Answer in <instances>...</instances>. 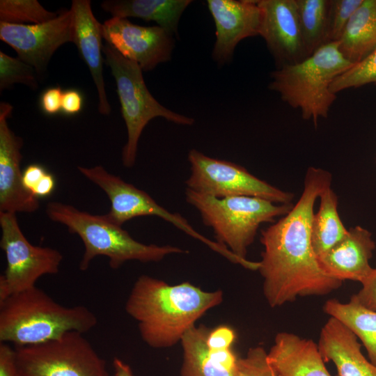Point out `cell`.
I'll return each instance as SVG.
<instances>
[{
    "label": "cell",
    "mask_w": 376,
    "mask_h": 376,
    "mask_svg": "<svg viewBox=\"0 0 376 376\" xmlns=\"http://www.w3.org/2000/svg\"><path fill=\"white\" fill-rule=\"evenodd\" d=\"M331 175L309 167L302 194L288 213L261 232L264 247L258 271L263 278V294L272 308L299 297L324 296L338 289L342 281L321 268L311 240L315 201L330 187Z\"/></svg>",
    "instance_id": "obj_1"
},
{
    "label": "cell",
    "mask_w": 376,
    "mask_h": 376,
    "mask_svg": "<svg viewBox=\"0 0 376 376\" xmlns=\"http://www.w3.org/2000/svg\"><path fill=\"white\" fill-rule=\"evenodd\" d=\"M223 300L222 291L206 292L185 282L171 285L147 275L134 283L125 303L142 340L149 346H173L207 311Z\"/></svg>",
    "instance_id": "obj_2"
},
{
    "label": "cell",
    "mask_w": 376,
    "mask_h": 376,
    "mask_svg": "<svg viewBox=\"0 0 376 376\" xmlns=\"http://www.w3.org/2000/svg\"><path fill=\"white\" fill-rule=\"evenodd\" d=\"M97 324L86 306H64L36 286L0 301V341L15 346L45 343L68 331L84 334Z\"/></svg>",
    "instance_id": "obj_3"
},
{
    "label": "cell",
    "mask_w": 376,
    "mask_h": 376,
    "mask_svg": "<svg viewBox=\"0 0 376 376\" xmlns=\"http://www.w3.org/2000/svg\"><path fill=\"white\" fill-rule=\"evenodd\" d=\"M45 210L52 221L65 226L70 233L77 234L82 240L84 252L79 263L81 271L86 270L91 262L100 256L109 258L110 267L118 269L129 260L159 262L171 253H187L170 245L139 242L121 226L110 221L105 214H93L56 201L48 203Z\"/></svg>",
    "instance_id": "obj_4"
},
{
    "label": "cell",
    "mask_w": 376,
    "mask_h": 376,
    "mask_svg": "<svg viewBox=\"0 0 376 376\" xmlns=\"http://www.w3.org/2000/svg\"><path fill=\"white\" fill-rule=\"evenodd\" d=\"M353 65L341 54L337 42H328L297 63L277 68L271 73L269 88L317 126L320 118L328 116L336 98L330 91L331 83Z\"/></svg>",
    "instance_id": "obj_5"
},
{
    "label": "cell",
    "mask_w": 376,
    "mask_h": 376,
    "mask_svg": "<svg viewBox=\"0 0 376 376\" xmlns=\"http://www.w3.org/2000/svg\"><path fill=\"white\" fill-rule=\"evenodd\" d=\"M187 202L200 213L203 223L210 227L217 242L235 255L246 258L260 224L274 222L293 207L251 196L217 198L186 189Z\"/></svg>",
    "instance_id": "obj_6"
},
{
    "label": "cell",
    "mask_w": 376,
    "mask_h": 376,
    "mask_svg": "<svg viewBox=\"0 0 376 376\" xmlns=\"http://www.w3.org/2000/svg\"><path fill=\"white\" fill-rule=\"evenodd\" d=\"M102 53L115 79L120 110L127 132L122 161L125 167L130 168L136 161L140 136L152 119L162 117L182 125H193L194 119L175 113L157 102L148 91L143 70L137 63L124 57L107 42L102 47Z\"/></svg>",
    "instance_id": "obj_7"
},
{
    "label": "cell",
    "mask_w": 376,
    "mask_h": 376,
    "mask_svg": "<svg viewBox=\"0 0 376 376\" xmlns=\"http://www.w3.org/2000/svg\"><path fill=\"white\" fill-rule=\"evenodd\" d=\"M14 349L21 376H109L105 361L81 332Z\"/></svg>",
    "instance_id": "obj_8"
},
{
    "label": "cell",
    "mask_w": 376,
    "mask_h": 376,
    "mask_svg": "<svg viewBox=\"0 0 376 376\" xmlns=\"http://www.w3.org/2000/svg\"><path fill=\"white\" fill-rule=\"evenodd\" d=\"M0 246L6 258V268L0 276V301L36 286L38 279L59 271L60 251L31 244L24 235L16 214L0 212Z\"/></svg>",
    "instance_id": "obj_9"
},
{
    "label": "cell",
    "mask_w": 376,
    "mask_h": 376,
    "mask_svg": "<svg viewBox=\"0 0 376 376\" xmlns=\"http://www.w3.org/2000/svg\"><path fill=\"white\" fill-rule=\"evenodd\" d=\"M191 174L187 188L217 197L251 196L278 204L291 203L294 194L274 187L235 163L208 157L191 149L188 153Z\"/></svg>",
    "instance_id": "obj_10"
},
{
    "label": "cell",
    "mask_w": 376,
    "mask_h": 376,
    "mask_svg": "<svg viewBox=\"0 0 376 376\" xmlns=\"http://www.w3.org/2000/svg\"><path fill=\"white\" fill-rule=\"evenodd\" d=\"M77 169L107 195L111 207L105 216L112 223L122 226L125 222L134 217L156 216L171 223L198 240L202 238V235L194 230L181 214L169 212L148 194L109 173L103 166H78Z\"/></svg>",
    "instance_id": "obj_11"
},
{
    "label": "cell",
    "mask_w": 376,
    "mask_h": 376,
    "mask_svg": "<svg viewBox=\"0 0 376 376\" xmlns=\"http://www.w3.org/2000/svg\"><path fill=\"white\" fill-rule=\"evenodd\" d=\"M0 39L10 46L19 58L33 67L42 78L54 52L73 42L70 9H62L56 18L41 24H19L0 22Z\"/></svg>",
    "instance_id": "obj_12"
},
{
    "label": "cell",
    "mask_w": 376,
    "mask_h": 376,
    "mask_svg": "<svg viewBox=\"0 0 376 376\" xmlns=\"http://www.w3.org/2000/svg\"><path fill=\"white\" fill-rule=\"evenodd\" d=\"M102 35L106 42L145 72L169 61L175 45L173 36L162 27L140 26L127 18L106 20Z\"/></svg>",
    "instance_id": "obj_13"
},
{
    "label": "cell",
    "mask_w": 376,
    "mask_h": 376,
    "mask_svg": "<svg viewBox=\"0 0 376 376\" xmlns=\"http://www.w3.org/2000/svg\"><path fill=\"white\" fill-rule=\"evenodd\" d=\"M259 36L265 41L277 68L307 57L296 0H258Z\"/></svg>",
    "instance_id": "obj_14"
},
{
    "label": "cell",
    "mask_w": 376,
    "mask_h": 376,
    "mask_svg": "<svg viewBox=\"0 0 376 376\" xmlns=\"http://www.w3.org/2000/svg\"><path fill=\"white\" fill-rule=\"evenodd\" d=\"M13 109L8 102L0 103V212L30 213L38 210L40 203L22 184L23 140L8 124Z\"/></svg>",
    "instance_id": "obj_15"
},
{
    "label": "cell",
    "mask_w": 376,
    "mask_h": 376,
    "mask_svg": "<svg viewBox=\"0 0 376 376\" xmlns=\"http://www.w3.org/2000/svg\"><path fill=\"white\" fill-rule=\"evenodd\" d=\"M207 5L216 30L212 57L224 65L241 40L259 36L260 10L255 0H207Z\"/></svg>",
    "instance_id": "obj_16"
},
{
    "label": "cell",
    "mask_w": 376,
    "mask_h": 376,
    "mask_svg": "<svg viewBox=\"0 0 376 376\" xmlns=\"http://www.w3.org/2000/svg\"><path fill=\"white\" fill-rule=\"evenodd\" d=\"M372 233L360 226L352 227L347 235L318 259L322 270L340 280L362 283L371 273L370 265L375 249Z\"/></svg>",
    "instance_id": "obj_17"
},
{
    "label": "cell",
    "mask_w": 376,
    "mask_h": 376,
    "mask_svg": "<svg viewBox=\"0 0 376 376\" xmlns=\"http://www.w3.org/2000/svg\"><path fill=\"white\" fill-rule=\"evenodd\" d=\"M73 43L88 66L98 97V111L105 116L111 108L107 100L103 76L102 56V24L95 17L89 0H73L71 8Z\"/></svg>",
    "instance_id": "obj_18"
},
{
    "label": "cell",
    "mask_w": 376,
    "mask_h": 376,
    "mask_svg": "<svg viewBox=\"0 0 376 376\" xmlns=\"http://www.w3.org/2000/svg\"><path fill=\"white\" fill-rule=\"evenodd\" d=\"M318 345L324 362L335 365L336 376H376V366L363 354L357 337L337 319L329 318Z\"/></svg>",
    "instance_id": "obj_19"
},
{
    "label": "cell",
    "mask_w": 376,
    "mask_h": 376,
    "mask_svg": "<svg viewBox=\"0 0 376 376\" xmlns=\"http://www.w3.org/2000/svg\"><path fill=\"white\" fill-rule=\"evenodd\" d=\"M267 359L276 376H331L318 345L293 333H278Z\"/></svg>",
    "instance_id": "obj_20"
},
{
    "label": "cell",
    "mask_w": 376,
    "mask_h": 376,
    "mask_svg": "<svg viewBox=\"0 0 376 376\" xmlns=\"http://www.w3.org/2000/svg\"><path fill=\"white\" fill-rule=\"evenodd\" d=\"M210 329L203 325L189 328L181 338L183 363L181 376H236L239 358L232 348L210 347Z\"/></svg>",
    "instance_id": "obj_21"
},
{
    "label": "cell",
    "mask_w": 376,
    "mask_h": 376,
    "mask_svg": "<svg viewBox=\"0 0 376 376\" xmlns=\"http://www.w3.org/2000/svg\"><path fill=\"white\" fill-rule=\"evenodd\" d=\"M191 0H106L102 8L112 17L152 21L171 35H178V23Z\"/></svg>",
    "instance_id": "obj_22"
},
{
    "label": "cell",
    "mask_w": 376,
    "mask_h": 376,
    "mask_svg": "<svg viewBox=\"0 0 376 376\" xmlns=\"http://www.w3.org/2000/svg\"><path fill=\"white\" fill-rule=\"evenodd\" d=\"M337 42L341 54L352 64L376 48V0L362 1Z\"/></svg>",
    "instance_id": "obj_23"
},
{
    "label": "cell",
    "mask_w": 376,
    "mask_h": 376,
    "mask_svg": "<svg viewBox=\"0 0 376 376\" xmlns=\"http://www.w3.org/2000/svg\"><path fill=\"white\" fill-rule=\"evenodd\" d=\"M322 309L354 333L366 348L369 361L376 366V311L352 299L343 303L336 299H328Z\"/></svg>",
    "instance_id": "obj_24"
},
{
    "label": "cell",
    "mask_w": 376,
    "mask_h": 376,
    "mask_svg": "<svg viewBox=\"0 0 376 376\" xmlns=\"http://www.w3.org/2000/svg\"><path fill=\"white\" fill-rule=\"evenodd\" d=\"M320 207L311 226L312 244L318 258L340 241L347 233L338 212V196L330 187L320 196Z\"/></svg>",
    "instance_id": "obj_25"
},
{
    "label": "cell",
    "mask_w": 376,
    "mask_h": 376,
    "mask_svg": "<svg viewBox=\"0 0 376 376\" xmlns=\"http://www.w3.org/2000/svg\"><path fill=\"white\" fill-rule=\"evenodd\" d=\"M304 48L310 56L327 43L329 0H296Z\"/></svg>",
    "instance_id": "obj_26"
},
{
    "label": "cell",
    "mask_w": 376,
    "mask_h": 376,
    "mask_svg": "<svg viewBox=\"0 0 376 376\" xmlns=\"http://www.w3.org/2000/svg\"><path fill=\"white\" fill-rule=\"evenodd\" d=\"M58 13L45 9L37 0H1L0 22L41 24L56 18Z\"/></svg>",
    "instance_id": "obj_27"
},
{
    "label": "cell",
    "mask_w": 376,
    "mask_h": 376,
    "mask_svg": "<svg viewBox=\"0 0 376 376\" xmlns=\"http://www.w3.org/2000/svg\"><path fill=\"white\" fill-rule=\"evenodd\" d=\"M370 84H376V48L363 60L338 76L331 83L330 91L336 95L343 90Z\"/></svg>",
    "instance_id": "obj_28"
},
{
    "label": "cell",
    "mask_w": 376,
    "mask_h": 376,
    "mask_svg": "<svg viewBox=\"0 0 376 376\" xmlns=\"http://www.w3.org/2000/svg\"><path fill=\"white\" fill-rule=\"evenodd\" d=\"M38 75L33 67L19 58H14L0 51V91L22 84L33 90L38 87Z\"/></svg>",
    "instance_id": "obj_29"
},
{
    "label": "cell",
    "mask_w": 376,
    "mask_h": 376,
    "mask_svg": "<svg viewBox=\"0 0 376 376\" xmlns=\"http://www.w3.org/2000/svg\"><path fill=\"white\" fill-rule=\"evenodd\" d=\"M363 0H329L327 43L337 42Z\"/></svg>",
    "instance_id": "obj_30"
},
{
    "label": "cell",
    "mask_w": 376,
    "mask_h": 376,
    "mask_svg": "<svg viewBox=\"0 0 376 376\" xmlns=\"http://www.w3.org/2000/svg\"><path fill=\"white\" fill-rule=\"evenodd\" d=\"M236 376H276L271 367L267 352L262 346L250 348L246 355L239 358Z\"/></svg>",
    "instance_id": "obj_31"
},
{
    "label": "cell",
    "mask_w": 376,
    "mask_h": 376,
    "mask_svg": "<svg viewBox=\"0 0 376 376\" xmlns=\"http://www.w3.org/2000/svg\"><path fill=\"white\" fill-rule=\"evenodd\" d=\"M350 299L359 304L376 311V267L361 283V289Z\"/></svg>",
    "instance_id": "obj_32"
},
{
    "label": "cell",
    "mask_w": 376,
    "mask_h": 376,
    "mask_svg": "<svg viewBox=\"0 0 376 376\" xmlns=\"http://www.w3.org/2000/svg\"><path fill=\"white\" fill-rule=\"evenodd\" d=\"M235 339V334L233 329L228 326L221 325L210 330L207 343L214 349L224 350L232 348Z\"/></svg>",
    "instance_id": "obj_33"
},
{
    "label": "cell",
    "mask_w": 376,
    "mask_h": 376,
    "mask_svg": "<svg viewBox=\"0 0 376 376\" xmlns=\"http://www.w3.org/2000/svg\"><path fill=\"white\" fill-rule=\"evenodd\" d=\"M63 91L59 86L46 89L40 99V108L47 115H55L61 111Z\"/></svg>",
    "instance_id": "obj_34"
},
{
    "label": "cell",
    "mask_w": 376,
    "mask_h": 376,
    "mask_svg": "<svg viewBox=\"0 0 376 376\" xmlns=\"http://www.w3.org/2000/svg\"><path fill=\"white\" fill-rule=\"evenodd\" d=\"M0 376H21L16 363L15 349L6 343L0 344Z\"/></svg>",
    "instance_id": "obj_35"
},
{
    "label": "cell",
    "mask_w": 376,
    "mask_h": 376,
    "mask_svg": "<svg viewBox=\"0 0 376 376\" xmlns=\"http://www.w3.org/2000/svg\"><path fill=\"white\" fill-rule=\"evenodd\" d=\"M83 107V96L75 89L63 91L61 102V111L66 115H75L79 113Z\"/></svg>",
    "instance_id": "obj_36"
},
{
    "label": "cell",
    "mask_w": 376,
    "mask_h": 376,
    "mask_svg": "<svg viewBox=\"0 0 376 376\" xmlns=\"http://www.w3.org/2000/svg\"><path fill=\"white\" fill-rule=\"evenodd\" d=\"M47 172L39 164H30L22 172V184L24 188L32 194L37 185Z\"/></svg>",
    "instance_id": "obj_37"
},
{
    "label": "cell",
    "mask_w": 376,
    "mask_h": 376,
    "mask_svg": "<svg viewBox=\"0 0 376 376\" xmlns=\"http://www.w3.org/2000/svg\"><path fill=\"white\" fill-rule=\"evenodd\" d=\"M115 376H134L131 368L122 360L115 358L113 361Z\"/></svg>",
    "instance_id": "obj_38"
}]
</instances>
